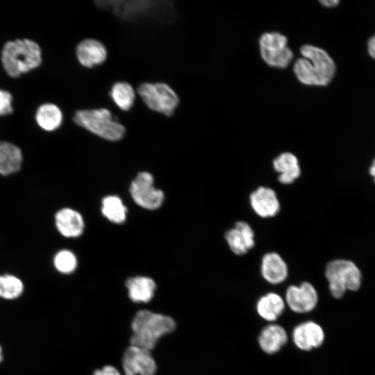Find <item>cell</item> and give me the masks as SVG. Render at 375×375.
Wrapping results in <instances>:
<instances>
[{
  "instance_id": "cell-1",
  "label": "cell",
  "mask_w": 375,
  "mask_h": 375,
  "mask_svg": "<svg viewBox=\"0 0 375 375\" xmlns=\"http://www.w3.org/2000/svg\"><path fill=\"white\" fill-rule=\"evenodd\" d=\"M302 58L294 65V72L300 82L308 85H328L335 73V65L322 49L306 44L301 47Z\"/></svg>"
},
{
  "instance_id": "cell-2",
  "label": "cell",
  "mask_w": 375,
  "mask_h": 375,
  "mask_svg": "<svg viewBox=\"0 0 375 375\" xmlns=\"http://www.w3.org/2000/svg\"><path fill=\"white\" fill-rule=\"evenodd\" d=\"M131 345L153 350L159 339L176 328L174 320L167 315L150 310H139L133 317Z\"/></svg>"
},
{
  "instance_id": "cell-3",
  "label": "cell",
  "mask_w": 375,
  "mask_h": 375,
  "mask_svg": "<svg viewBox=\"0 0 375 375\" xmlns=\"http://www.w3.org/2000/svg\"><path fill=\"white\" fill-rule=\"evenodd\" d=\"M1 60L8 75L17 78L41 65L42 50L37 42L30 39L10 40L2 48Z\"/></svg>"
},
{
  "instance_id": "cell-4",
  "label": "cell",
  "mask_w": 375,
  "mask_h": 375,
  "mask_svg": "<svg viewBox=\"0 0 375 375\" xmlns=\"http://www.w3.org/2000/svg\"><path fill=\"white\" fill-rule=\"evenodd\" d=\"M325 278L331 294L342 298L347 291L356 292L361 288L362 274L352 260L336 258L328 261L325 267Z\"/></svg>"
},
{
  "instance_id": "cell-5",
  "label": "cell",
  "mask_w": 375,
  "mask_h": 375,
  "mask_svg": "<svg viewBox=\"0 0 375 375\" xmlns=\"http://www.w3.org/2000/svg\"><path fill=\"white\" fill-rule=\"evenodd\" d=\"M73 120L78 126L107 140L117 141L125 134L124 126L115 121L106 108L77 110Z\"/></svg>"
},
{
  "instance_id": "cell-6",
  "label": "cell",
  "mask_w": 375,
  "mask_h": 375,
  "mask_svg": "<svg viewBox=\"0 0 375 375\" xmlns=\"http://www.w3.org/2000/svg\"><path fill=\"white\" fill-rule=\"evenodd\" d=\"M137 92L149 109L168 117L174 114L179 103L176 93L164 83H141Z\"/></svg>"
},
{
  "instance_id": "cell-7",
  "label": "cell",
  "mask_w": 375,
  "mask_h": 375,
  "mask_svg": "<svg viewBox=\"0 0 375 375\" xmlns=\"http://www.w3.org/2000/svg\"><path fill=\"white\" fill-rule=\"evenodd\" d=\"M287 43V38L279 33H264L259 40L262 59L272 67H286L293 58Z\"/></svg>"
},
{
  "instance_id": "cell-8",
  "label": "cell",
  "mask_w": 375,
  "mask_h": 375,
  "mask_svg": "<svg viewBox=\"0 0 375 375\" xmlns=\"http://www.w3.org/2000/svg\"><path fill=\"white\" fill-rule=\"evenodd\" d=\"M130 192L137 204L149 210L159 208L164 199L162 191L153 186V176L148 172L137 175L131 183Z\"/></svg>"
},
{
  "instance_id": "cell-9",
  "label": "cell",
  "mask_w": 375,
  "mask_h": 375,
  "mask_svg": "<svg viewBox=\"0 0 375 375\" xmlns=\"http://www.w3.org/2000/svg\"><path fill=\"white\" fill-rule=\"evenodd\" d=\"M160 1H99L100 8H110L118 17L124 20H135L143 16L151 15L160 8Z\"/></svg>"
},
{
  "instance_id": "cell-10",
  "label": "cell",
  "mask_w": 375,
  "mask_h": 375,
  "mask_svg": "<svg viewBox=\"0 0 375 375\" xmlns=\"http://www.w3.org/2000/svg\"><path fill=\"white\" fill-rule=\"evenodd\" d=\"M122 365L125 375H154L156 364L150 351L130 345L124 352Z\"/></svg>"
},
{
  "instance_id": "cell-11",
  "label": "cell",
  "mask_w": 375,
  "mask_h": 375,
  "mask_svg": "<svg viewBox=\"0 0 375 375\" xmlns=\"http://www.w3.org/2000/svg\"><path fill=\"white\" fill-rule=\"evenodd\" d=\"M285 301L290 308L297 313L312 311L318 302V294L315 288L308 282L299 285H290L285 292Z\"/></svg>"
},
{
  "instance_id": "cell-12",
  "label": "cell",
  "mask_w": 375,
  "mask_h": 375,
  "mask_svg": "<svg viewBox=\"0 0 375 375\" xmlns=\"http://www.w3.org/2000/svg\"><path fill=\"white\" fill-rule=\"evenodd\" d=\"M294 344L301 350L310 351L320 347L324 340V332L320 325L307 321L296 326L292 333Z\"/></svg>"
},
{
  "instance_id": "cell-13",
  "label": "cell",
  "mask_w": 375,
  "mask_h": 375,
  "mask_svg": "<svg viewBox=\"0 0 375 375\" xmlns=\"http://www.w3.org/2000/svg\"><path fill=\"white\" fill-rule=\"evenodd\" d=\"M225 240L233 253L241 256L245 254L255 245L254 232L246 222H238L234 227L225 233Z\"/></svg>"
},
{
  "instance_id": "cell-14",
  "label": "cell",
  "mask_w": 375,
  "mask_h": 375,
  "mask_svg": "<svg viewBox=\"0 0 375 375\" xmlns=\"http://www.w3.org/2000/svg\"><path fill=\"white\" fill-rule=\"evenodd\" d=\"M250 205L260 217L275 216L280 210V203L275 191L268 187L260 186L249 196Z\"/></svg>"
},
{
  "instance_id": "cell-15",
  "label": "cell",
  "mask_w": 375,
  "mask_h": 375,
  "mask_svg": "<svg viewBox=\"0 0 375 375\" xmlns=\"http://www.w3.org/2000/svg\"><path fill=\"white\" fill-rule=\"evenodd\" d=\"M76 55L82 66L92 68L105 62L107 50L101 42L94 39H85L76 46Z\"/></svg>"
},
{
  "instance_id": "cell-16",
  "label": "cell",
  "mask_w": 375,
  "mask_h": 375,
  "mask_svg": "<svg viewBox=\"0 0 375 375\" xmlns=\"http://www.w3.org/2000/svg\"><path fill=\"white\" fill-rule=\"evenodd\" d=\"M260 272L263 278L271 284H279L288 276V267L276 252L265 253L261 260Z\"/></svg>"
},
{
  "instance_id": "cell-17",
  "label": "cell",
  "mask_w": 375,
  "mask_h": 375,
  "mask_svg": "<svg viewBox=\"0 0 375 375\" xmlns=\"http://www.w3.org/2000/svg\"><path fill=\"white\" fill-rule=\"evenodd\" d=\"M56 226L61 235L76 238L82 234L84 222L82 216L71 208H62L55 216Z\"/></svg>"
},
{
  "instance_id": "cell-18",
  "label": "cell",
  "mask_w": 375,
  "mask_h": 375,
  "mask_svg": "<svg viewBox=\"0 0 375 375\" xmlns=\"http://www.w3.org/2000/svg\"><path fill=\"white\" fill-rule=\"evenodd\" d=\"M288 339L287 332L283 327L278 324H269L260 331L258 344L265 353L274 354L287 343Z\"/></svg>"
},
{
  "instance_id": "cell-19",
  "label": "cell",
  "mask_w": 375,
  "mask_h": 375,
  "mask_svg": "<svg viewBox=\"0 0 375 375\" xmlns=\"http://www.w3.org/2000/svg\"><path fill=\"white\" fill-rule=\"evenodd\" d=\"M273 167L279 174L278 181L282 184H291L301 175V168L296 156L284 152L273 160Z\"/></svg>"
},
{
  "instance_id": "cell-20",
  "label": "cell",
  "mask_w": 375,
  "mask_h": 375,
  "mask_svg": "<svg viewBox=\"0 0 375 375\" xmlns=\"http://www.w3.org/2000/svg\"><path fill=\"white\" fill-rule=\"evenodd\" d=\"M22 161V152L17 145L6 141L0 142L1 175L6 176L17 172Z\"/></svg>"
},
{
  "instance_id": "cell-21",
  "label": "cell",
  "mask_w": 375,
  "mask_h": 375,
  "mask_svg": "<svg viewBox=\"0 0 375 375\" xmlns=\"http://www.w3.org/2000/svg\"><path fill=\"white\" fill-rule=\"evenodd\" d=\"M283 299L274 292L262 296L256 303V310L260 317L268 322L276 321L283 312Z\"/></svg>"
},
{
  "instance_id": "cell-22",
  "label": "cell",
  "mask_w": 375,
  "mask_h": 375,
  "mask_svg": "<svg viewBox=\"0 0 375 375\" xmlns=\"http://www.w3.org/2000/svg\"><path fill=\"white\" fill-rule=\"evenodd\" d=\"M63 115L60 108L52 103L40 105L35 112V121L43 130L53 131L58 128L62 122Z\"/></svg>"
},
{
  "instance_id": "cell-23",
  "label": "cell",
  "mask_w": 375,
  "mask_h": 375,
  "mask_svg": "<svg viewBox=\"0 0 375 375\" xmlns=\"http://www.w3.org/2000/svg\"><path fill=\"white\" fill-rule=\"evenodd\" d=\"M130 299L135 302H148L154 294L155 282L149 277L137 276L126 281Z\"/></svg>"
},
{
  "instance_id": "cell-24",
  "label": "cell",
  "mask_w": 375,
  "mask_h": 375,
  "mask_svg": "<svg viewBox=\"0 0 375 375\" xmlns=\"http://www.w3.org/2000/svg\"><path fill=\"white\" fill-rule=\"evenodd\" d=\"M110 95L116 106L124 111L129 110L134 104L135 92L131 84L126 82H117L112 85Z\"/></svg>"
},
{
  "instance_id": "cell-25",
  "label": "cell",
  "mask_w": 375,
  "mask_h": 375,
  "mask_svg": "<svg viewBox=\"0 0 375 375\" xmlns=\"http://www.w3.org/2000/svg\"><path fill=\"white\" fill-rule=\"evenodd\" d=\"M102 212L110 221L122 223L126 219V208L117 196H108L102 201Z\"/></svg>"
},
{
  "instance_id": "cell-26",
  "label": "cell",
  "mask_w": 375,
  "mask_h": 375,
  "mask_svg": "<svg viewBox=\"0 0 375 375\" xmlns=\"http://www.w3.org/2000/svg\"><path fill=\"white\" fill-rule=\"evenodd\" d=\"M24 285L17 277L10 275H0V297L6 299L18 297L23 292Z\"/></svg>"
},
{
  "instance_id": "cell-27",
  "label": "cell",
  "mask_w": 375,
  "mask_h": 375,
  "mask_svg": "<svg viewBox=\"0 0 375 375\" xmlns=\"http://www.w3.org/2000/svg\"><path fill=\"white\" fill-rule=\"evenodd\" d=\"M54 266L56 269L64 274H69L76 269L77 260L74 254L69 250L58 251L53 259Z\"/></svg>"
},
{
  "instance_id": "cell-28",
  "label": "cell",
  "mask_w": 375,
  "mask_h": 375,
  "mask_svg": "<svg viewBox=\"0 0 375 375\" xmlns=\"http://www.w3.org/2000/svg\"><path fill=\"white\" fill-rule=\"evenodd\" d=\"M13 112L12 96L8 91L0 89V117Z\"/></svg>"
},
{
  "instance_id": "cell-29",
  "label": "cell",
  "mask_w": 375,
  "mask_h": 375,
  "mask_svg": "<svg viewBox=\"0 0 375 375\" xmlns=\"http://www.w3.org/2000/svg\"><path fill=\"white\" fill-rule=\"evenodd\" d=\"M93 375H121L112 366H106L101 369H97Z\"/></svg>"
},
{
  "instance_id": "cell-30",
  "label": "cell",
  "mask_w": 375,
  "mask_h": 375,
  "mask_svg": "<svg viewBox=\"0 0 375 375\" xmlns=\"http://www.w3.org/2000/svg\"><path fill=\"white\" fill-rule=\"evenodd\" d=\"M367 50L370 56L375 59V35L368 40Z\"/></svg>"
},
{
  "instance_id": "cell-31",
  "label": "cell",
  "mask_w": 375,
  "mask_h": 375,
  "mask_svg": "<svg viewBox=\"0 0 375 375\" xmlns=\"http://www.w3.org/2000/svg\"><path fill=\"white\" fill-rule=\"evenodd\" d=\"M368 174L375 184V156L373 157L368 167Z\"/></svg>"
},
{
  "instance_id": "cell-32",
  "label": "cell",
  "mask_w": 375,
  "mask_h": 375,
  "mask_svg": "<svg viewBox=\"0 0 375 375\" xmlns=\"http://www.w3.org/2000/svg\"><path fill=\"white\" fill-rule=\"evenodd\" d=\"M320 3L326 7H333L339 3V1L337 0H323L320 1Z\"/></svg>"
},
{
  "instance_id": "cell-33",
  "label": "cell",
  "mask_w": 375,
  "mask_h": 375,
  "mask_svg": "<svg viewBox=\"0 0 375 375\" xmlns=\"http://www.w3.org/2000/svg\"><path fill=\"white\" fill-rule=\"evenodd\" d=\"M1 360H2L1 349V347H0V362L1 361Z\"/></svg>"
}]
</instances>
